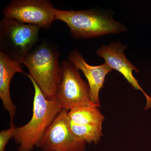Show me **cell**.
<instances>
[{
  "label": "cell",
  "instance_id": "cell-1",
  "mask_svg": "<svg viewBox=\"0 0 151 151\" xmlns=\"http://www.w3.org/2000/svg\"><path fill=\"white\" fill-rule=\"evenodd\" d=\"M59 55V49L55 44L43 39L39 41L20 61L27 68L29 75L49 100L56 98L61 80Z\"/></svg>",
  "mask_w": 151,
  "mask_h": 151
},
{
  "label": "cell",
  "instance_id": "cell-2",
  "mask_svg": "<svg viewBox=\"0 0 151 151\" xmlns=\"http://www.w3.org/2000/svg\"><path fill=\"white\" fill-rule=\"evenodd\" d=\"M34 88L32 117L27 124L17 127L13 138L19 151H32L38 147L45 134L62 108L57 98L47 99L33 78L25 73Z\"/></svg>",
  "mask_w": 151,
  "mask_h": 151
},
{
  "label": "cell",
  "instance_id": "cell-3",
  "mask_svg": "<svg viewBox=\"0 0 151 151\" xmlns=\"http://www.w3.org/2000/svg\"><path fill=\"white\" fill-rule=\"evenodd\" d=\"M53 14L56 20L67 24L73 38L97 37L127 30L124 24L93 10L66 11L55 8Z\"/></svg>",
  "mask_w": 151,
  "mask_h": 151
},
{
  "label": "cell",
  "instance_id": "cell-4",
  "mask_svg": "<svg viewBox=\"0 0 151 151\" xmlns=\"http://www.w3.org/2000/svg\"><path fill=\"white\" fill-rule=\"evenodd\" d=\"M41 29L4 17L0 22V51L20 62L38 42Z\"/></svg>",
  "mask_w": 151,
  "mask_h": 151
},
{
  "label": "cell",
  "instance_id": "cell-5",
  "mask_svg": "<svg viewBox=\"0 0 151 151\" xmlns=\"http://www.w3.org/2000/svg\"><path fill=\"white\" fill-rule=\"evenodd\" d=\"M61 80L56 98L62 109L70 111L85 106H100L92 103L89 97V84L81 78L79 69L70 61L61 63Z\"/></svg>",
  "mask_w": 151,
  "mask_h": 151
},
{
  "label": "cell",
  "instance_id": "cell-6",
  "mask_svg": "<svg viewBox=\"0 0 151 151\" xmlns=\"http://www.w3.org/2000/svg\"><path fill=\"white\" fill-rule=\"evenodd\" d=\"M55 8L48 0H13L3 11L4 17L41 28H49L55 20Z\"/></svg>",
  "mask_w": 151,
  "mask_h": 151
},
{
  "label": "cell",
  "instance_id": "cell-7",
  "mask_svg": "<svg viewBox=\"0 0 151 151\" xmlns=\"http://www.w3.org/2000/svg\"><path fill=\"white\" fill-rule=\"evenodd\" d=\"M68 111L62 109L45 134L38 147L42 151H84L86 143L73 133Z\"/></svg>",
  "mask_w": 151,
  "mask_h": 151
},
{
  "label": "cell",
  "instance_id": "cell-8",
  "mask_svg": "<svg viewBox=\"0 0 151 151\" xmlns=\"http://www.w3.org/2000/svg\"><path fill=\"white\" fill-rule=\"evenodd\" d=\"M127 46L120 42H112L108 45H102L96 51L98 56L103 58L107 64L112 69L122 73L133 88L142 92L147 99L145 110L151 108V97L142 88L137 79L133 75V71L139 72V70L130 62L124 54Z\"/></svg>",
  "mask_w": 151,
  "mask_h": 151
},
{
  "label": "cell",
  "instance_id": "cell-9",
  "mask_svg": "<svg viewBox=\"0 0 151 151\" xmlns=\"http://www.w3.org/2000/svg\"><path fill=\"white\" fill-rule=\"evenodd\" d=\"M68 59L83 72L88 80L91 102L100 106L99 94L100 90L104 86L105 77L113 69L105 63L96 66L89 65L76 50L70 52Z\"/></svg>",
  "mask_w": 151,
  "mask_h": 151
},
{
  "label": "cell",
  "instance_id": "cell-10",
  "mask_svg": "<svg viewBox=\"0 0 151 151\" xmlns=\"http://www.w3.org/2000/svg\"><path fill=\"white\" fill-rule=\"evenodd\" d=\"M17 73H23L22 64L0 51V98L11 119V125L16 113V106L11 97L10 86L12 78Z\"/></svg>",
  "mask_w": 151,
  "mask_h": 151
},
{
  "label": "cell",
  "instance_id": "cell-11",
  "mask_svg": "<svg viewBox=\"0 0 151 151\" xmlns=\"http://www.w3.org/2000/svg\"><path fill=\"white\" fill-rule=\"evenodd\" d=\"M97 106L77 107L68 111L71 122L81 125H92L102 128L104 116Z\"/></svg>",
  "mask_w": 151,
  "mask_h": 151
},
{
  "label": "cell",
  "instance_id": "cell-12",
  "mask_svg": "<svg viewBox=\"0 0 151 151\" xmlns=\"http://www.w3.org/2000/svg\"><path fill=\"white\" fill-rule=\"evenodd\" d=\"M70 127L77 137L88 144H97L103 135L102 128L94 125L76 124L70 120Z\"/></svg>",
  "mask_w": 151,
  "mask_h": 151
},
{
  "label": "cell",
  "instance_id": "cell-13",
  "mask_svg": "<svg viewBox=\"0 0 151 151\" xmlns=\"http://www.w3.org/2000/svg\"><path fill=\"white\" fill-rule=\"evenodd\" d=\"M16 128L15 125L13 124L11 125L9 129L0 132V151H6L7 144L11 138H13Z\"/></svg>",
  "mask_w": 151,
  "mask_h": 151
}]
</instances>
